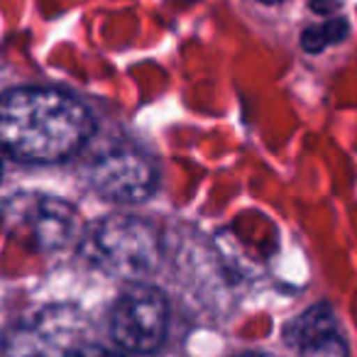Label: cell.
Instances as JSON below:
<instances>
[{
    "instance_id": "obj_1",
    "label": "cell",
    "mask_w": 357,
    "mask_h": 357,
    "mask_svg": "<svg viewBox=\"0 0 357 357\" xmlns=\"http://www.w3.org/2000/svg\"><path fill=\"white\" fill-rule=\"evenodd\" d=\"M93 132L89 108L59 89H13L0 96V147L25 162H59Z\"/></svg>"
},
{
    "instance_id": "obj_2",
    "label": "cell",
    "mask_w": 357,
    "mask_h": 357,
    "mask_svg": "<svg viewBox=\"0 0 357 357\" xmlns=\"http://www.w3.org/2000/svg\"><path fill=\"white\" fill-rule=\"evenodd\" d=\"M81 255L98 272L115 279H139L159 264V235L147 220L113 215L81 235Z\"/></svg>"
},
{
    "instance_id": "obj_3",
    "label": "cell",
    "mask_w": 357,
    "mask_h": 357,
    "mask_svg": "<svg viewBox=\"0 0 357 357\" xmlns=\"http://www.w3.org/2000/svg\"><path fill=\"white\" fill-rule=\"evenodd\" d=\"M0 225L37 252H56L81 240V218L71 204L45 194H15L0 206Z\"/></svg>"
},
{
    "instance_id": "obj_4",
    "label": "cell",
    "mask_w": 357,
    "mask_h": 357,
    "mask_svg": "<svg viewBox=\"0 0 357 357\" xmlns=\"http://www.w3.org/2000/svg\"><path fill=\"white\" fill-rule=\"evenodd\" d=\"M167 298L149 287H135L113 308L110 333L115 342L135 355H149L167 335Z\"/></svg>"
},
{
    "instance_id": "obj_5",
    "label": "cell",
    "mask_w": 357,
    "mask_h": 357,
    "mask_svg": "<svg viewBox=\"0 0 357 357\" xmlns=\"http://www.w3.org/2000/svg\"><path fill=\"white\" fill-rule=\"evenodd\" d=\"M91 184L100 196L120 204H137L152 194L157 184L154 164L137 149L118 147L96 159Z\"/></svg>"
},
{
    "instance_id": "obj_6",
    "label": "cell",
    "mask_w": 357,
    "mask_h": 357,
    "mask_svg": "<svg viewBox=\"0 0 357 357\" xmlns=\"http://www.w3.org/2000/svg\"><path fill=\"white\" fill-rule=\"evenodd\" d=\"M71 316H66L64 308H56L54 313H42L37 321L20 326V331L13 333L6 345V357H59L71 345Z\"/></svg>"
},
{
    "instance_id": "obj_7",
    "label": "cell",
    "mask_w": 357,
    "mask_h": 357,
    "mask_svg": "<svg viewBox=\"0 0 357 357\" xmlns=\"http://www.w3.org/2000/svg\"><path fill=\"white\" fill-rule=\"evenodd\" d=\"M287 337L303 357H347V342L328 303L303 311L289 326Z\"/></svg>"
},
{
    "instance_id": "obj_8",
    "label": "cell",
    "mask_w": 357,
    "mask_h": 357,
    "mask_svg": "<svg viewBox=\"0 0 357 357\" xmlns=\"http://www.w3.org/2000/svg\"><path fill=\"white\" fill-rule=\"evenodd\" d=\"M345 32H347L345 20H328V22H321V25L308 27L301 35V42L308 52H321V50H326L328 45L340 42L342 37H345Z\"/></svg>"
},
{
    "instance_id": "obj_9",
    "label": "cell",
    "mask_w": 357,
    "mask_h": 357,
    "mask_svg": "<svg viewBox=\"0 0 357 357\" xmlns=\"http://www.w3.org/2000/svg\"><path fill=\"white\" fill-rule=\"evenodd\" d=\"M59 357H120V355H113V352H108V350H100V347L79 345V347H69V350H64Z\"/></svg>"
},
{
    "instance_id": "obj_10",
    "label": "cell",
    "mask_w": 357,
    "mask_h": 357,
    "mask_svg": "<svg viewBox=\"0 0 357 357\" xmlns=\"http://www.w3.org/2000/svg\"><path fill=\"white\" fill-rule=\"evenodd\" d=\"M262 3H267V6H274V3H282V0H262Z\"/></svg>"
},
{
    "instance_id": "obj_11",
    "label": "cell",
    "mask_w": 357,
    "mask_h": 357,
    "mask_svg": "<svg viewBox=\"0 0 357 357\" xmlns=\"http://www.w3.org/2000/svg\"><path fill=\"white\" fill-rule=\"evenodd\" d=\"M245 357H264V355H245Z\"/></svg>"
}]
</instances>
